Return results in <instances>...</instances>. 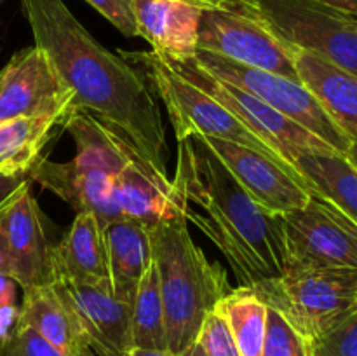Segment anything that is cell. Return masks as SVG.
<instances>
[{
	"mask_svg": "<svg viewBox=\"0 0 357 356\" xmlns=\"http://www.w3.org/2000/svg\"><path fill=\"white\" fill-rule=\"evenodd\" d=\"M38 49L47 54L82 108L112 126L143 159L167 177L166 128L149 80L121 54L108 51L63 0H21Z\"/></svg>",
	"mask_w": 357,
	"mask_h": 356,
	"instance_id": "cell-1",
	"label": "cell"
},
{
	"mask_svg": "<svg viewBox=\"0 0 357 356\" xmlns=\"http://www.w3.org/2000/svg\"><path fill=\"white\" fill-rule=\"evenodd\" d=\"M174 177L187 195V220L216 244L241 286L286 272L282 215L258 205L199 136L178 142Z\"/></svg>",
	"mask_w": 357,
	"mask_h": 356,
	"instance_id": "cell-2",
	"label": "cell"
},
{
	"mask_svg": "<svg viewBox=\"0 0 357 356\" xmlns=\"http://www.w3.org/2000/svg\"><path fill=\"white\" fill-rule=\"evenodd\" d=\"M166 318L167 351L183 356L197 341L202 320L232 292L223 265L208 260L188 230V220L149 229Z\"/></svg>",
	"mask_w": 357,
	"mask_h": 356,
	"instance_id": "cell-3",
	"label": "cell"
},
{
	"mask_svg": "<svg viewBox=\"0 0 357 356\" xmlns=\"http://www.w3.org/2000/svg\"><path fill=\"white\" fill-rule=\"evenodd\" d=\"M63 128L75 142V157L68 163L38 159L28 173L30 180L68 202L77 213H93L101 227L122 218L114 184L126 164L139 154L136 147L82 108H70Z\"/></svg>",
	"mask_w": 357,
	"mask_h": 356,
	"instance_id": "cell-4",
	"label": "cell"
},
{
	"mask_svg": "<svg viewBox=\"0 0 357 356\" xmlns=\"http://www.w3.org/2000/svg\"><path fill=\"white\" fill-rule=\"evenodd\" d=\"M121 56L145 75L153 94H157L162 101L173 124L176 142H183L192 136L227 140V142L250 147L271 157L275 163L298 171L295 166L286 163L271 147L265 145L260 138H257L222 103L183 79L180 73L174 72L173 66L167 65L152 51H122Z\"/></svg>",
	"mask_w": 357,
	"mask_h": 356,
	"instance_id": "cell-5",
	"label": "cell"
},
{
	"mask_svg": "<svg viewBox=\"0 0 357 356\" xmlns=\"http://www.w3.org/2000/svg\"><path fill=\"white\" fill-rule=\"evenodd\" d=\"M246 288L310 344L357 307V269H288L279 278Z\"/></svg>",
	"mask_w": 357,
	"mask_h": 356,
	"instance_id": "cell-6",
	"label": "cell"
},
{
	"mask_svg": "<svg viewBox=\"0 0 357 356\" xmlns=\"http://www.w3.org/2000/svg\"><path fill=\"white\" fill-rule=\"evenodd\" d=\"M291 51L357 77V16L314 0H244Z\"/></svg>",
	"mask_w": 357,
	"mask_h": 356,
	"instance_id": "cell-7",
	"label": "cell"
},
{
	"mask_svg": "<svg viewBox=\"0 0 357 356\" xmlns=\"http://www.w3.org/2000/svg\"><path fill=\"white\" fill-rule=\"evenodd\" d=\"M199 51L298 79L293 51L244 0H201Z\"/></svg>",
	"mask_w": 357,
	"mask_h": 356,
	"instance_id": "cell-8",
	"label": "cell"
},
{
	"mask_svg": "<svg viewBox=\"0 0 357 356\" xmlns=\"http://www.w3.org/2000/svg\"><path fill=\"white\" fill-rule=\"evenodd\" d=\"M194 61L209 75L246 91L251 96L258 98L279 114L291 119L303 129L326 142L338 154L347 156L352 140L331 121L323 105L300 79L239 65L208 51H197Z\"/></svg>",
	"mask_w": 357,
	"mask_h": 356,
	"instance_id": "cell-9",
	"label": "cell"
},
{
	"mask_svg": "<svg viewBox=\"0 0 357 356\" xmlns=\"http://www.w3.org/2000/svg\"><path fill=\"white\" fill-rule=\"evenodd\" d=\"M166 63L173 66L174 72L180 73L183 79H187L188 82H192L206 94L215 98L218 103H222L257 138H260L265 145L271 147L291 166H295L296 157L302 154L337 152L326 142L303 129L291 119L279 114L278 110L265 105L258 98L251 96L250 93L232 86V84H227L209 75L194 59L183 63Z\"/></svg>",
	"mask_w": 357,
	"mask_h": 356,
	"instance_id": "cell-10",
	"label": "cell"
},
{
	"mask_svg": "<svg viewBox=\"0 0 357 356\" xmlns=\"http://www.w3.org/2000/svg\"><path fill=\"white\" fill-rule=\"evenodd\" d=\"M286 271L303 267L357 269V223L321 195L282 215Z\"/></svg>",
	"mask_w": 357,
	"mask_h": 356,
	"instance_id": "cell-11",
	"label": "cell"
},
{
	"mask_svg": "<svg viewBox=\"0 0 357 356\" xmlns=\"http://www.w3.org/2000/svg\"><path fill=\"white\" fill-rule=\"evenodd\" d=\"M72 91L37 45L21 49L0 70V122L17 117L65 119Z\"/></svg>",
	"mask_w": 357,
	"mask_h": 356,
	"instance_id": "cell-12",
	"label": "cell"
},
{
	"mask_svg": "<svg viewBox=\"0 0 357 356\" xmlns=\"http://www.w3.org/2000/svg\"><path fill=\"white\" fill-rule=\"evenodd\" d=\"M202 140L222 159L241 187L258 205L275 215H286L302 208L310 195L316 194L302 173L275 163L250 147L218 138Z\"/></svg>",
	"mask_w": 357,
	"mask_h": 356,
	"instance_id": "cell-13",
	"label": "cell"
},
{
	"mask_svg": "<svg viewBox=\"0 0 357 356\" xmlns=\"http://www.w3.org/2000/svg\"><path fill=\"white\" fill-rule=\"evenodd\" d=\"M0 225L9 251V278L23 290L56 281L54 246L30 187L2 213Z\"/></svg>",
	"mask_w": 357,
	"mask_h": 356,
	"instance_id": "cell-14",
	"label": "cell"
},
{
	"mask_svg": "<svg viewBox=\"0 0 357 356\" xmlns=\"http://www.w3.org/2000/svg\"><path fill=\"white\" fill-rule=\"evenodd\" d=\"M79 318L89 348L98 356H122L132 348L131 302L114 293L110 283L54 281Z\"/></svg>",
	"mask_w": 357,
	"mask_h": 356,
	"instance_id": "cell-15",
	"label": "cell"
},
{
	"mask_svg": "<svg viewBox=\"0 0 357 356\" xmlns=\"http://www.w3.org/2000/svg\"><path fill=\"white\" fill-rule=\"evenodd\" d=\"M114 198L122 218L135 220L149 229L187 218L188 205L181 181L160 175L139 154L115 178Z\"/></svg>",
	"mask_w": 357,
	"mask_h": 356,
	"instance_id": "cell-16",
	"label": "cell"
},
{
	"mask_svg": "<svg viewBox=\"0 0 357 356\" xmlns=\"http://www.w3.org/2000/svg\"><path fill=\"white\" fill-rule=\"evenodd\" d=\"M138 37L169 63L190 61L199 51L201 0H132Z\"/></svg>",
	"mask_w": 357,
	"mask_h": 356,
	"instance_id": "cell-17",
	"label": "cell"
},
{
	"mask_svg": "<svg viewBox=\"0 0 357 356\" xmlns=\"http://www.w3.org/2000/svg\"><path fill=\"white\" fill-rule=\"evenodd\" d=\"M16 323L37 332L65 356H94L79 318L54 285L23 290Z\"/></svg>",
	"mask_w": 357,
	"mask_h": 356,
	"instance_id": "cell-18",
	"label": "cell"
},
{
	"mask_svg": "<svg viewBox=\"0 0 357 356\" xmlns=\"http://www.w3.org/2000/svg\"><path fill=\"white\" fill-rule=\"evenodd\" d=\"M293 63L303 86L352 143H357V77L310 52L293 51Z\"/></svg>",
	"mask_w": 357,
	"mask_h": 356,
	"instance_id": "cell-19",
	"label": "cell"
},
{
	"mask_svg": "<svg viewBox=\"0 0 357 356\" xmlns=\"http://www.w3.org/2000/svg\"><path fill=\"white\" fill-rule=\"evenodd\" d=\"M108 283L117 297L132 304L136 288L152 262L149 227L119 218L103 227Z\"/></svg>",
	"mask_w": 357,
	"mask_h": 356,
	"instance_id": "cell-20",
	"label": "cell"
},
{
	"mask_svg": "<svg viewBox=\"0 0 357 356\" xmlns=\"http://www.w3.org/2000/svg\"><path fill=\"white\" fill-rule=\"evenodd\" d=\"M56 281H108L103 227L93 213L80 212L68 232L54 244Z\"/></svg>",
	"mask_w": 357,
	"mask_h": 356,
	"instance_id": "cell-21",
	"label": "cell"
},
{
	"mask_svg": "<svg viewBox=\"0 0 357 356\" xmlns=\"http://www.w3.org/2000/svg\"><path fill=\"white\" fill-rule=\"evenodd\" d=\"M295 166L317 195L357 223V168L338 152L302 154Z\"/></svg>",
	"mask_w": 357,
	"mask_h": 356,
	"instance_id": "cell-22",
	"label": "cell"
},
{
	"mask_svg": "<svg viewBox=\"0 0 357 356\" xmlns=\"http://www.w3.org/2000/svg\"><path fill=\"white\" fill-rule=\"evenodd\" d=\"M63 121L59 117H17L0 122V173H30Z\"/></svg>",
	"mask_w": 357,
	"mask_h": 356,
	"instance_id": "cell-23",
	"label": "cell"
},
{
	"mask_svg": "<svg viewBox=\"0 0 357 356\" xmlns=\"http://www.w3.org/2000/svg\"><path fill=\"white\" fill-rule=\"evenodd\" d=\"M216 307L229 323L239 356H261L268 311L264 300L246 286H239L223 297Z\"/></svg>",
	"mask_w": 357,
	"mask_h": 356,
	"instance_id": "cell-24",
	"label": "cell"
},
{
	"mask_svg": "<svg viewBox=\"0 0 357 356\" xmlns=\"http://www.w3.org/2000/svg\"><path fill=\"white\" fill-rule=\"evenodd\" d=\"M131 342L132 348L167 349L164 304L153 258L132 299Z\"/></svg>",
	"mask_w": 357,
	"mask_h": 356,
	"instance_id": "cell-25",
	"label": "cell"
},
{
	"mask_svg": "<svg viewBox=\"0 0 357 356\" xmlns=\"http://www.w3.org/2000/svg\"><path fill=\"white\" fill-rule=\"evenodd\" d=\"M261 356H310V344L278 311H267V335Z\"/></svg>",
	"mask_w": 357,
	"mask_h": 356,
	"instance_id": "cell-26",
	"label": "cell"
},
{
	"mask_svg": "<svg viewBox=\"0 0 357 356\" xmlns=\"http://www.w3.org/2000/svg\"><path fill=\"white\" fill-rule=\"evenodd\" d=\"M310 356H357V307L310 342Z\"/></svg>",
	"mask_w": 357,
	"mask_h": 356,
	"instance_id": "cell-27",
	"label": "cell"
},
{
	"mask_svg": "<svg viewBox=\"0 0 357 356\" xmlns=\"http://www.w3.org/2000/svg\"><path fill=\"white\" fill-rule=\"evenodd\" d=\"M195 344L206 353V356H239L229 323L218 307L204 316Z\"/></svg>",
	"mask_w": 357,
	"mask_h": 356,
	"instance_id": "cell-28",
	"label": "cell"
},
{
	"mask_svg": "<svg viewBox=\"0 0 357 356\" xmlns=\"http://www.w3.org/2000/svg\"><path fill=\"white\" fill-rule=\"evenodd\" d=\"M0 356H65L37 332L24 325L14 327L0 337Z\"/></svg>",
	"mask_w": 357,
	"mask_h": 356,
	"instance_id": "cell-29",
	"label": "cell"
},
{
	"mask_svg": "<svg viewBox=\"0 0 357 356\" xmlns=\"http://www.w3.org/2000/svg\"><path fill=\"white\" fill-rule=\"evenodd\" d=\"M86 2L108 23L114 24L122 35L138 37L135 16H132V0H86Z\"/></svg>",
	"mask_w": 357,
	"mask_h": 356,
	"instance_id": "cell-30",
	"label": "cell"
},
{
	"mask_svg": "<svg viewBox=\"0 0 357 356\" xmlns=\"http://www.w3.org/2000/svg\"><path fill=\"white\" fill-rule=\"evenodd\" d=\"M28 187H30V178L26 175L0 173V213L9 208Z\"/></svg>",
	"mask_w": 357,
	"mask_h": 356,
	"instance_id": "cell-31",
	"label": "cell"
},
{
	"mask_svg": "<svg viewBox=\"0 0 357 356\" xmlns=\"http://www.w3.org/2000/svg\"><path fill=\"white\" fill-rule=\"evenodd\" d=\"M17 307L14 304L9 306H0V337L6 335L14 327L17 320Z\"/></svg>",
	"mask_w": 357,
	"mask_h": 356,
	"instance_id": "cell-32",
	"label": "cell"
},
{
	"mask_svg": "<svg viewBox=\"0 0 357 356\" xmlns=\"http://www.w3.org/2000/svg\"><path fill=\"white\" fill-rule=\"evenodd\" d=\"M6 209H3V212H6ZM2 213H0V216H2ZM0 276L9 278V251H7V241L2 225H0Z\"/></svg>",
	"mask_w": 357,
	"mask_h": 356,
	"instance_id": "cell-33",
	"label": "cell"
},
{
	"mask_svg": "<svg viewBox=\"0 0 357 356\" xmlns=\"http://www.w3.org/2000/svg\"><path fill=\"white\" fill-rule=\"evenodd\" d=\"M9 304H14L13 279L0 276V306H9Z\"/></svg>",
	"mask_w": 357,
	"mask_h": 356,
	"instance_id": "cell-34",
	"label": "cell"
},
{
	"mask_svg": "<svg viewBox=\"0 0 357 356\" xmlns=\"http://www.w3.org/2000/svg\"><path fill=\"white\" fill-rule=\"evenodd\" d=\"M314 2L324 3V6L335 7V9L345 10V13L356 14L357 16V0H314Z\"/></svg>",
	"mask_w": 357,
	"mask_h": 356,
	"instance_id": "cell-35",
	"label": "cell"
},
{
	"mask_svg": "<svg viewBox=\"0 0 357 356\" xmlns=\"http://www.w3.org/2000/svg\"><path fill=\"white\" fill-rule=\"evenodd\" d=\"M122 356H174L167 349H143V348H131Z\"/></svg>",
	"mask_w": 357,
	"mask_h": 356,
	"instance_id": "cell-36",
	"label": "cell"
},
{
	"mask_svg": "<svg viewBox=\"0 0 357 356\" xmlns=\"http://www.w3.org/2000/svg\"><path fill=\"white\" fill-rule=\"evenodd\" d=\"M347 157H349V161H351V163L357 168V143H352L351 149H349V152H347Z\"/></svg>",
	"mask_w": 357,
	"mask_h": 356,
	"instance_id": "cell-37",
	"label": "cell"
},
{
	"mask_svg": "<svg viewBox=\"0 0 357 356\" xmlns=\"http://www.w3.org/2000/svg\"><path fill=\"white\" fill-rule=\"evenodd\" d=\"M183 356H206V353L204 351H202V349L201 348H199V346L197 344H194V346H192V348L190 349H188V351L187 353H185V355Z\"/></svg>",
	"mask_w": 357,
	"mask_h": 356,
	"instance_id": "cell-38",
	"label": "cell"
}]
</instances>
